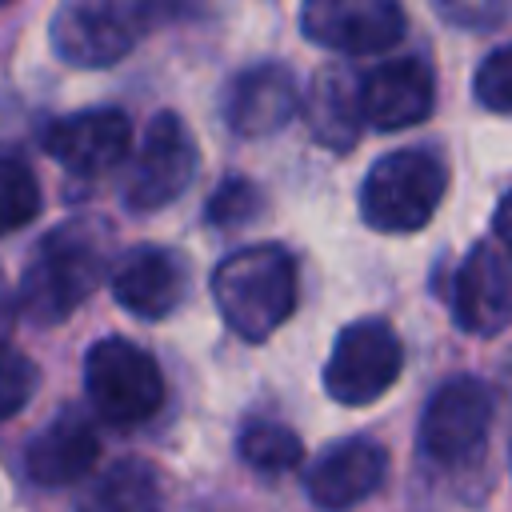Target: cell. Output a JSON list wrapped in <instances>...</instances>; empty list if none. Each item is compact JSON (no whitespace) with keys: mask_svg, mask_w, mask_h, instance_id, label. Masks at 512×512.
I'll list each match as a JSON object with an SVG mask.
<instances>
[{"mask_svg":"<svg viewBox=\"0 0 512 512\" xmlns=\"http://www.w3.org/2000/svg\"><path fill=\"white\" fill-rule=\"evenodd\" d=\"M36 216H40L36 172L16 156H0V236L20 232Z\"/></svg>","mask_w":512,"mask_h":512,"instance_id":"obj_20","label":"cell"},{"mask_svg":"<svg viewBox=\"0 0 512 512\" xmlns=\"http://www.w3.org/2000/svg\"><path fill=\"white\" fill-rule=\"evenodd\" d=\"M236 448H240V460H244L248 468L268 472V476L296 468L300 456H304L300 436H296L288 424H276V420H264V416H256V420H248V424L240 428Z\"/></svg>","mask_w":512,"mask_h":512,"instance_id":"obj_19","label":"cell"},{"mask_svg":"<svg viewBox=\"0 0 512 512\" xmlns=\"http://www.w3.org/2000/svg\"><path fill=\"white\" fill-rule=\"evenodd\" d=\"M100 460V436L96 428L76 416V412H60L52 416L24 448V472L40 484V488H64L84 480Z\"/></svg>","mask_w":512,"mask_h":512,"instance_id":"obj_16","label":"cell"},{"mask_svg":"<svg viewBox=\"0 0 512 512\" xmlns=\"http://www.w3.org/2000/svg\"><path fill=\"white\" fill-rule=\"evenodd\" d=\"M200 148L176 112H156L124 176V204L132 212H156L196 180Z\"/></svg>","mask_w":512,"mask_h":512,"instance_id":"obj_7","label":"cell"},{"mask_svg":"<svg viewBox=\"0 0 512 512\" xmlns=\"http://www.w3.org/2000/svg\"><path fill=\"white\" fill-rule=\"evenodd\" d=\"M36 392V364L16 352L12 344H0V420L16 416Z\"/></svg>","mask_w":512,"mask_h":512,"instance_id":"obj_23","label":"cell"},{"mask_svg":"<svg viewBox=\"0 0 512 512\" xmlns=\"http://www.w3.org/2000/svg\"><path fill=\"white\" fill-rule=\"evenodd\" d=\"M492 224H496V240L512 252V192L496 204V216H492Z\"/></svg>","mask_w":512,"mask_h":512,"instance_id":"obj_24","label":"cell"},{"mask_svg":"<svg viewBox=\"0 0 512 512\" xmlns=\"http://www.w3.org/2000/svg\"><path fill=\"white\" fill-rule=\"evenodd\" d=\"M448 188V168L424 148L380 156L360 184V216L376 232H420Z\"/></svg>","mask_w":512,"mask_h":512,"instance_id":"obj_2","label":"cell"},{"mask_svg":"<svg viewBox=\"0 0 512 512\" xmlns=\"http://www.w3.org/2000/svg\"><path fill=\"white\" fill-rule=\"evenodd\" d=\"M492 428V392L476 376L444 380L424 416H420V448L440 464H464L480 452Z\"/></svg>","mask_w":512,"mask_h":512,"instance_id":"obj_8","label":"cell"},{"mask_svg":"<svg viewBox=\"0 0 512 512\" xmlns=\"http://www.w3.org/2000/svg\"><path fill=\"white\" fill-rule=\"evenodd\" d=\"M432 104H436V80H432L428 64H420L412 56L376 64L368 76H360L364 124H372L380 132H400V128L428 120Z\"/></svg>","mask_w":512,"mask_h":512,"instance_id":"obj_14","label":"cell"},{"mask_svg":"<svg viewBox=\"0 0 512 512\" xmlns=\"http://www.w3.org/2000/svg\"><path fill=\"white\" fill-rule=\"evenodd\" d=\"M300 28L320 48L368 56L400 44L408 20L392 0H308L300 8Z\"/></svg>","mask_w":512,"mask_h":512,"instance_id":"obj_9","label":"cell"},{"mask_svg":"<svg viewBox=\"0 0 512 512\" xmlns=\"http://www.w3.org/2000/svg\"><path fill=\"white\" fill-rule=\"evenodd\" d=\"M188 292V264L176 248L136 244L112 268V296L140 320H164Z\"/></svg>","mask_w":512,"mask_h":512,"instance_id":"obj_12","label":"cell"},{"mask_svg":"<svg viewBox=\"0 0 512 512\" xmlns=\"http://www.w3.org/2000/svg\"><path fill=\"white\" fill-rule=\"evenodd\" d=\"M16 296H12V288H8V280H4V272H0V344H4V336H8V328H12V316H16Z\"/></svg>","mask_w":512,"mask_h":512,"instance_id":"obj_25","label":"cell"},{"mask_svg":"<svg viewBox=\"0 0 512 512\" xmlns=\"http://www.w3.org/2000/svg\"><path fill=\"white\" fill-rule=\"evenodd\" d=\"M452 316L468 336H496L512 324V252L500 240H480L456 268Z\"/></svg>","mask_w":512,"mask_h":512,"instance_id":"obj_10","label":"cell"},{"mask_svg":"<svg viewBox=\"0 0 512 512\" xmlns=\"http://www.w3.org/2000/svg\"><path fill=\"white\" fill-rule=\"evenodd\" d=\"M400 368H404V348H400V336L392 332V324L352 320L328 352L324 388L336 404L364 408L396 384Z\"/></svg>","mask_w":512,"mask_h":512,"instance_id":"obj_6","label":"cell"},{"mask_svg":"<svg viewBox=\"0 0 512 512\" xmlns=\"http://www.w3.org/2000/svg\"><path fill=\"white\" fill-rule=\"evenodd\" d=\"M472 88L488 112H512V44H500L480 60Z\"/></svg>","mask_w":512,"mask_h":512,"instance_id":"obj_22","label":"cell"},{"mask_svg":"<svg viewBox=\"0 0 512 512\" xmlns=\"http://www.w3.org/2000/svg\"><path fill=\"white\" fill-rule=\"evenodd\" d=\"M388 472V452L368 440V436H352L332 444L308 472V500L324 512H344L356 508L360 500H368Z\"/></svg>","mask_w":512,"mask_h":512,"instance_id":"obj_15","label":"cell"},{"mask_svg":"<svg viewBox=\"0 0 512 512\" xmlns=\"http://www.w3.org/2000/svg\"><path fill=\"white\" fill-rule=\"evenodd\" d=\"M84 388L96 416L116 428L144 424L164 404L160 364L124 336H104L84 352Z\"/></svg>","mask_w":512,"mask_h":512,"instance_id":"obj_4","label":"cell"},{"mask_svg":"<svg viewBox=\"0 0 512 512\" xmlns=\"http://www.w3.org/2000/svg\"><path fill=\"white\" fill-rule=\"evenodd\" d=\"M212 300L240 340H268L296 312V260L280 244H252L220 260Z\"/></svg>","mask_w":512,"mask_h":512,"instance_id":"obj_1","label":"cell"},{"mask_svg":"<svg viewBox=\"0 0 512 512\" xmlns=\"http://www.w3.org/2000/svg\"><path fill=\"white\" fill-rule=\"evenodd\" d=\"M96 280H100L96 244L80 228H56L36 240L16 288V304L36 324H60L92 296Z\"/></svg>","mask_w":512,"mask_h":512,"instance_id":"obj_3","label":"cell"},{"mask_svg":"<svg viewBox=\"0 0 512 512\" xmlns=\"http://www.w3.org/2000/svg\"><path fill=\"white\" fill-rule=\"evenodd\" d=\"M152 16L156 12L148 4L72 0V4H60L52 12L48 44L72 68H112L116 60H124L140 44Z\"/></svg>","mask_w":512,"mask_h":512,"instance_id":"obj_5","label":"cell"},{"mask_svg":"<svg viewBox=\"0 0 512 512\" xmlns=\"http://www.w3.org/2000/svg\"><path fill=\"white\" fill-rule=\"evenodd\" d=\"M132 148V120L120 108H80L44 128V152L76 176H104Z\"/></svg>","mask_w":512,"mask_h":512,"instance_id":"obj_11","label":"cell"},{"mask_svg":"<svg viewBox=\"0 0 512 512\" xmlns=\"http://www.w3.org/2000/svg\"><path fill=\"white\" fill-rule=\"evenodd\" d=\"M256 208H260V192H256V184L244 180V176H228V180L212 192L204 216H208V224H216V228H240L244 220L256 216Z\"/></svg>","mask_w":512,"mask_h":512,"instance_id":"obj_21","label":"cell"},{"mask_svg":"<svg viewBox=\"0 0 512 512\" xmlns=\"http://www.w3.org/2000/svg\"><path fill=\"white\" fill-rule=\"evenodd\" d=\"M304 120H308V132H312L316 144H324L332 152L356 148L360 124H364L360 80L340 64L320 68L308 96H304Z\"/></svg>","mask_w":512,"mask_h":512,"instance_id":"obj_17","label":"cell"},{"mask_svg":"<svg viewBox=\"0 0 512 512\" xmlns=\"http://www.w3.org/2000/svg\"><path fill=\"white\" fill-rule=\"evenodd\" d=\"M80 512H160V480L144 460H116L80 500Z\"/></svg>","mask_w":512,"mask_h":512,"instance_id":"obj_18","label":"cell"},{"mask_svg":"<svg viewBox=\"0 0 512 512\" xmlns=\"http://www.w3.org/2000/svg\"><path fill=\"white\" fill-rule=\"evenodd\" d=\"M296 112H300V88L284 64H252L236 72L224 92V120L244 140L280 132Z\"/></svg>","mask_w":512,"mask_h":512,"instance_id":"obj_13","label":"cell"}]
</instances>
